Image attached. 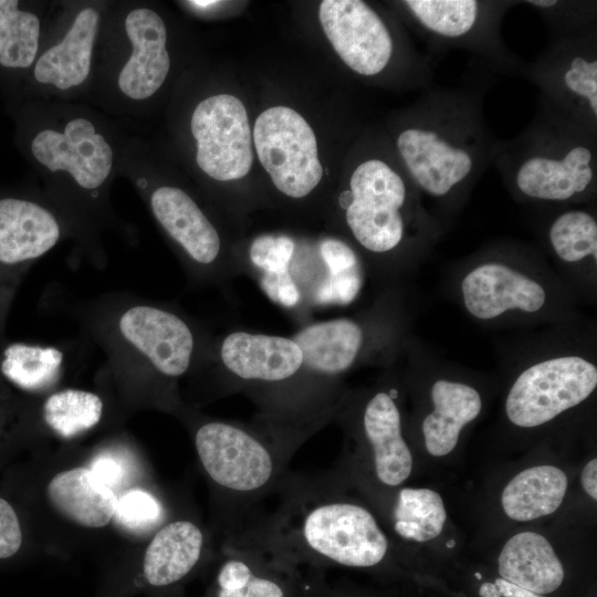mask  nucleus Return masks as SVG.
<instances>
[{
	"label": "nucleus",
	"mask_w": 597,
	"mask_h": 597,
	"mask_svg": "<svg viewBox=\"0 0 597 597\" xmlns=\"http://www.w3.org/2000/svg\"><path fill=\"white\" fill-rule=\"evenodd\" d=\"M296 241L286 234H261L242 255V273L254 277L265 295L298 318L307 315L290 268Z\"/></svg>",
	"instance_id": "25"
},
{
	"label": "nucleus",
	"mask_w": 597,
	"mask_h": 597,
	"mask_svg": "<svg viewBox=\"0 0 597 597\" xmlns=\"http://www.w3.org/2000/svg\"><path fill=\"white\" fill-rule=\"evenodd\" d=\"M545 237L556 258L568 264H597V219L586 208H566L549 219Z\"/></svg>",
	"instance_id": "33"
},
{
	"label": "nucleus",
	"mask_w": 597,
	"mask_h": 597,
	"mask_svg": "<svg viewBox=\"0 0 597 597\" xmlns=\"http://www.w3.org/2000/svg\"><path fill=\"white\" fill-rule=\"evenodd\" d=\"M318 18L334 51L354 73L376 77L398 62L433 81V59L397 36L381 14L367 2L324 0L320 4Z\"/></svg>",
	"instance_id": "12"
},
{
	"label": "nucleus",
	"mask_w": 597,
	"mask_h": 597,
	"mask_svg": "<svg viewBox=\"0 0 597 597\" xmlns=\"http://www.w3.org/2000/svg\"><path fill=\"white\" fill-rule=\"evenodd\" d=\"M137 182L192 283L226 287L242 274L240 262L224 248L219 229L187 191L170 185L149 188L142 180Z\"/></svg>",
	"instance_id": "13"
},
{
	"label": "nucleus",
	"mask_w": 597,
	"mask_h": 597,
	"mask_svg": "<svg viewBox=\"0 0 597 597\" xmlns=\"http://www.w3.org/2000/svg\"><path fill=\"white\" fill-rule=\"evenodd\" d=\"M432 410L421 422L426 451L433 458H444L457 448L464 427L482 410L480 392L471 385L438 379L430 388Z\"/></svg>",
	"instance_id": "22"
},
{
	"label": "nucleus",
	"mask_w": 597,
	"mask_h": 597,
	"mask_svg": "<svg viewBox=\"0 0 597 597\" xmlns=\"http://www.w3.org/2000/svg\"><path fill=\"white\" fill-rule=\"evenodd\" d=\"M2 428H3V421H2L1 413H0V436L2 433Z\"/></svg>",
	"instance_id": "41"
},
{
	"label": "nucleus",
	"mask_w": 597,
	"mask_h": 597,
	"mask_svg": "<svg viewBox=\"0 0 597 597\" xmlns=\"http://www.w3.org/2000/svg\"><path fill=\"white\" fill-rule=\"evenodd\" d=\"M398 165L399 160L379 156L359 160L348 187L338 193L342 220L362 258L364 253L387 263L427 248L440 231V223Z\"/></svg>",
	"instance_id": "6"
},
{
	"label": "nucleus",
	"mask_w": 597,
	"mask_h": 597,
	"mask_svg": "<svg viewBox=\"0 0 597 597\" xmlns=\"http://www.w3.org/2000/svg\"><path fill=\"white\" fill-rule=\"evenodd\" d=\"M333 420L332 415L290 419L259 413L252 422L197 418L193 443L217 490L227 538L274 494L296 450Z\"/></svg>",
	"instance_id": "4"
},
{
	"label": "nucleus",
	"mask_w": 597,
	"mask_h": 597,
	"mask_svg": "<svg viewBox=\"0 0 597 597\" xmlns=\"http://www.w3.org/2000/svg\"><path fill=\"white\" fill-rule=\"evenodd\" d=\"M113 519L129 531H147L159 524L163 507L149 492L132 489L117 498Z\"/></svg>",
	"instance_id": "35"
},
{
	"label": "nucleus",
	"mask_w": 597,
	"mask_h": 597,
	"mask_svg": "<svg viewBox=\"0 0 597 597\" xmlns=\"http://www.w3.org/2000/svg\"><path fill=\"white\" fill-rule=\"evenodd\" d=\"M104 401L90 390L64 388L50 392L41 405L45 426L63 439H72L94 429L102 420Z\"/></svg>",
	"instance_id": "32"
},
{
	"label": "nucleus",
	"mask_w": 597,
	"mask_h": 597,
	"mask_svg": "<svg viewBox=\"0 0 597 597\" xmlns=\"http://www.w3.org/2000/svg\"><path fill=\"white\" fill-rule=\"evenodd\" d=\"M522 77L557 111L597 133V27L575 36L551 39Z\"/></svg>",
	"instance_id": "14"
},
{
	"label": "nucleus",
	"mask_w": 597,
	"mask_h": 597,
	"mask_svg": "<svg viewBox=\"0 0 597 597\" xmlns=\"http://www.w3.org/2000/svg\"><path fill=\"white\" fill-rule=\"evenodd\" d=\"M39 14L18 0H0V74L12 86L27 77L41 50Z\"/></svg>",
	"instance_id": "29"
},
{
	"label": "nucleus",
	"mask_w": 597,
	"mask_h": 597,
	"mask_svg": "<svg viewBox=\"0 0 597 597\" xmlns=\"http://www.w3.org/2000/svg\"><path fill=\"white\" fill-rule=\"evenodd\" d=\"M191 6L193 7H198V8H209V7H212L214 4H218L219 2L218 1H190L189 2Z\"/></svg>",
	"instance_id": "40"
},
{
	"label": "nucleus",
	"mask_w": 597,
	"mask_h": 597,
	"mask_svg": "<svg viewBox=\"0 0 597 597\" xmlns=\"http://www.w3.org/2000/svg\"><path fill=\"white\" fill-rule=\"evenodd\" d=\"M334 472H287L271 512H253L223 545L298 563L371 568L390 555L392 543L375 511L348 495Z\"/></svg>",
	"instance_id": "1"
},
{
	"label": "nucleus",
	"mask_w": 597,
	"mask_h": 597,
	"mask_svg": "<svg viewBox=\"0 0 597 597\" xmlns=\"http://www.w3.org/2000/svg\"><path fill=\"white\" fill-rule=\"evenodd\" d=\"M545 23L551 39L575 36L597 27V1L524 0Z\"/></svg>",
	"instance_id": "34"
},
{
	"label": "nucleus",
	"mask_w": 597,
	"mask_h": 597,
	"mask_svg": "<svg viewBox=\"0 0 597 597\" xmlns=\"http://www.w3.org/2000/svg\"><path fill=\"white\" fill-rule=\"evenodd\" d=\"M333 420L356 443L355 454L334 470L348 484L386 491L410 478L413 455L394 389L379 387L354 396L343 392Z\"/></svg>",
	"instance_id": "9"
},
{
	"label": "nucleus",
	"mask_w": 597,
	"mask_h": 597,
	"mask_svg": "<svg viewBox=\"0 0 597 597\" xmlns=\"http://www.w3.org/2000/svg\"><path fill=\"white\" fill-rule=\"evenodd\" d=\"M69 235H82L54 200L0 190V343L13 298L29 269Z\"/></svg>",
	"instance_id": "11"
},
{
	"label": "nucleus",
	"mask_w": 597,
	"mask_h": 597,
	"mask_svg": "<svg viewBox=\"0 0 597 597\" xmlns=\"http://www.w3.org/2000/svg\"><path fill=\"white\" fill-rule=\"evenodd\" d=\"M493 166L521 202L586 203L597 191V133L538 97L528 124L501 139Z\"/></svg>",
	"instance_id": "5"
},
{
	"label": "nucleus",
	"mask_w": 597,
	"mask_h": 597,
	"mask_svg": "<svg viewBox=\"0 0 597 597\" xmlns=\"http://www.w3.org/2000/svg\"><path fill=\"white\" fill-rule=\"evenodd\" d=\"M22 545L20 520L13 506L0 496V559L15 555Z\"/></svg>",
	"instance_id": "36"
},
{
	"label": "nucleus",
	"mask_w": 597,
	"mask_h": 597,
	"mask_svg": "<svg viewBox=\"0 0 597 597\" xmlns=\"http://www.w3.org/2000/svg\"><path fill=\"white\" fill-rule=\"evenodd\" d=\"M460 287L465 310L481 321L510 311L537 313L547 302V292L537 280L499 260L473 266Z\"/></svg>",
	"instance_id": "19"
},
{
	"label": "nucleus",
	"mask_w": 597,
	"mask_h": 597,
	"mask_svg": "<svg viewBox=\"0 0 597 597\" xmlns=\"http://www.w3.org/2000/svg\"><path fill=\"white\" fill-rule=\"evenodd\" d=\"M498 572L503 579L538 595L557 590L565 577L553 544L535 531L517 532L503 544Z\"/></svg>",
	"instance_id": "24"
},
{
	"label": "nucleus",
	"mask_w": 597,
	"mask_h": 597,
	"mask_svg": "<svg viewBox=\"0 0 597 597\" xmlns=\"http://www.w3.org/2000/svg\"><path fill=\"white\" fill-rule=\"evenodd\" d=\"M129 53L116 75V86L127 101L149 100L164 85L169 70L165 21L148 7L129 10L124 19Z\"/></svg>",
	"instance_id": "18"
},
{
	"label": "nucleus",
	"mask_w": 597,
	"mask_h": 597,
	"mask_svg": "<svg viewBox=\"0 0 597 597\" xmlns=\"http://www.w3.org/2000/svg\"><path fill=\"white\" fill-rule=\"evenodd\" d=\"M85 341L45 345L4 339L0 343V384L31 395L53 390L72 363L83 362Z\"/></svg>",
	"instance_id": "21"
},
{
	"label": "nucleus",
	"mask_w": 597,
	"mask_h": 597,
	"mask_svg": "<svg viewBox=\"0 0 597 597\" xmlns=\"http://www.w3.org/2000/svg\"><path fill=\"white\" fill-rule=\"evenodd\" d=\"M494 78L476 62L462 84L422 91L399 117L397 159L422 200L442 216L462 207L499 150L501 138L488 126L483 108Z\"/></svg>",
	"instance_id": "2"
},
{
	"label": "nucleus",
	"mask_w": 597,
	"mask_h": 597,
	"mask_svg": "<svg viewBox=\"0 0 597 597\" xmlns=\"http://www.w3.org/2000/svg\"><path fill=\"white\" fill-rule=\"evenodd\" d=\"M102 23L93 6L80 9L63 36L40 53L27 80L42 87L67 92L82 86L91 75L95 43Z\"/></svg>",
	"instance_id": "20"
},
{
	"label": "nucleus",
	"mask_w": 597,
	"mask_h": 597,
	"mask_svg": "<svg viewBox=\"0 0 597 597\" xmlns=\"http://www.w3.org/2000/svg\"><path fill=\"white\" fill-rule=\"evenodd\" d=\"M198 167L217 181L248 175L253 163L252 135L243 103L217 94L198 103L190 119Z\"/></svg>",
	"instance_id": "17"
},
{
	"label": "nucleus",
	"mask_w": 597,
	"mask_h": 597,
	"mask_svg": "<svg viewBox=\"0 0 597 597\" xmlns=\"http://www.w3.org/2000/svg\"><path fill=\"white\" fill-rule=\"evenodd\" d=\"M91 471L106 486H117L123 478V467L118 459L111 454L98 455L91 465Z\"/></svg>",
	"instance_id": "37"
},
{
	"label": "nucleus",
	"mask_w": 597,
	"mask_h": 597,
	"mask_svg": "<svg viewBox=\"0 0 597 597\" xmlns=\"http://www.w3.org/2000/svg\"><path fill=\"white\" fill-rule=\"evenodd\" d=\"M596 387L597 367L587 358H546L515 378L505 399V415L515 427L537 428L584 402Z\"/></svg>",
	"instance_id": "15"
},
{
	"label": "nucleus",
	"mask_w": 597,
	"mask_h": 597,
	"mask_svg": "<svg viewBox=\"0 0 597 597\" xmlns=\"http://www.w3.org/2000/svg\"><path fill=\"white\" fill-rule=\"evenodd\" d=\"M88 342L118 379L150 386L176 407L177 383L195 373L211 334L177 305L126 292H108L69 306Z\"/></svg>",
	"instance_id": "3"
},
{
	"label": "nucleus",
	"mask_w": 597,
	"mask_h": 597,
	"mask_svg": "<svg viewBox=\"0 0 597 597\" xmlns=\"http://www.w3.org/2000/svg\"><path fill=\"white\" fill-rule=\"evenodd\" d=\"M580 483L585 493L597 501V459L593 458L583 467L580 472Z\"/></svg>",
	"instance_id": "39"
},
{
	"label": "nucleus",
	"mask_w": 597,
	"mask_h": 597,
	"mask_svg": "<svg viewBox=\"0 0 597 597\" xmlns=\"http://www.w3.org/2000/svg\"><path fill=\"white\" fill-rule=\"evenodd\" d=\"M221 548L216 597H289L284 583L276 577L285 564L248 549Z\"/></svg>",
	"instance_id": "31"
},
{
	"label": "nucleus",
	"mask_w": 597,
	"mask_h": 597,
	"mask_svg": "<svg viewBox=\"0 0 597 597\" xmlns=\"http://www.w3.org/2000/svg\"><path fill=\"white\" fill-rule=\"evenodd\" d=\"M253 139L261 165L281 193L303 199L317 187L323 168L316 137L296 111L286 106L263 111L254 123Z\"/></svg>",
	"instance_id": "16"
},
{
	"label": "nucleus",
	"mask_w": 597,
	"mask_h": 597,
	"mask_svg": "<svg viewBox=\"0 0 597 597\" xmlns=\"http://www.w3.org/2000/svg\"><path fill=\"white\" fill-rule=\"evenodd\" d=\"M568 489V476L554 464H536L513 475L504 485L500 503L514 522H532L555 513Z\"/></svg>",
	"instance_id": "28"
},
{
	"label": "nucleus",
	"mask_w": 597,
	"mask_h": 597,
	"mask_svg": "<svg viewBox=\"0 0 597 597\" xmlns=\"http://www.w3.org/2000/svg\"><path fill=\"white\" fill-rule=\"evenodd\" d=\"M206 544L202 528L190 520H174L149 542L143 562L147 582L155 587L172 585L200 562Z\"/></svg>",
	"instance_id": "26"
},
{
	"label": "nucleus",
	"mask_w": 597,
	"mask_h": 597,
	"mask_svg": "<svg viewBox=\"0 0 597 597\" xmlns=\"http://www.w3.org/2000/svg\"><path fill=\"white\" fill-rule=\"evenodd\" d=\"M426 53L472 54L495 76H522L526 62L505 42L502 21L514 0H404L397 2Z\"/></svg>",
	"instance_id": "10"
},
{
	"label": "nucleus",
	"mask_w": 597,
	"mask_h": 597,
	"mask_svg": "<svg viewBox=\"0 0 597 597\" xmlns=\"http://www.w3.org/2000/svg\"><path fill=\"white\" fill-rule=\"evenodd\" d=\"M214 376L224 394L244 392L261 413L291 418H313L333 411L316 408L303 388V354L293 337L231 331L211 338L195 373Z\"/></svg>",
	"instance_id": "7"
},
{
	"label": "nucleus",
	"mask_w": 597,
	"mask_h": 597,
	"mask_svg": "<svg viewBox=\"0 0 597 597\" xmlns=\"http://www.w3.org/2000/svg\"><path fill=\"white\" fill-rule=\"evenodd\" d=\"M363 491L375 500L378 512L383 511L390 531L400 541L422 544L441 535L447 511L437 491L409 486Z\"/></svg>",
	"instance_id": "23"
},
{
	"label": "nucleus",
	"mask_w": 597,
	"mask_h": 597,
	"mask_svg": "<svg viewBox=\"0 0 597 597\" xmlns=\"http://www.w3.org/2000/svg\"><path fill=\"white\" fill-rule=\"evenodd\" d=\"M18 119V138L31 161L71 181L63 209L82 235L108 220L104 195L114 167V151L97 125L85 116H73L52 126H33Z\"/></svg>",
	"instance_id": "8"
},
{
	"label": "nucleus",
	"mask_w": 597,
	"mask_h": 597,
	"mask_svg": "<svg viewBox=\"0 0 597 597\" xmlns=\"http://www.w3.org/2000/svg\"><path fill=\"white\" fill-rule=\"evenodd\" d=\"M322 262L320 283L311 298V310L350 305L360 294L365 263L349 242L326 237L317 242Z\"/></svg>",
	"instance_id": "30"
},
{
	"label": "nucleus",
	"mask_w": 597,
	"mask_h": 597,
	"mask_svg": "<svg viewBox=\"0 0 597 597\" xmlns=\"http://www.w3.org/2000/svg\"><path fill=\"white\" fill-rule=\"evenodd\" d=\"M480 597H543L542 595L530 591L502 577L492 582H485L479 587Z\"/></svg>",
	"instance_id": "38"
},
{
	"label": "nucleus",
	"mask_w": 597,
	"mask_h": 597,
	"mask_svg": "<svg viewBox=\"0 0 597 597\" xmlns=\"http://www.w3.org/2000/svg\"><path fill=\"white\" fill-rule=\"evenodd\" d=\"M46 496L56 512L81 526L98 528L114 516L117 496L96 479L90 468H74L55 474Z\"/></svg>",
	"instance_id": "27"
}]
</instances>
